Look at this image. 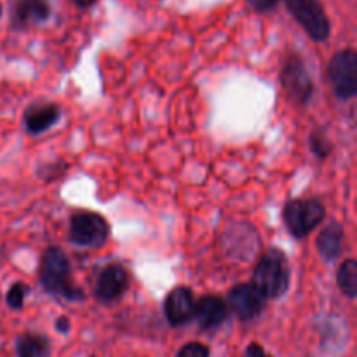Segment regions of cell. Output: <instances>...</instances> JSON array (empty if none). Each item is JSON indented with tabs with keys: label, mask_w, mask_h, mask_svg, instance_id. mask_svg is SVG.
I'll return each instance as SVG.
<instances>
[{
	"label": "cell",
	"mask_w": 357,
	"mask_h": 357,
	"mask_svg": "<svg viewBox=\"0 0 357 357\" xmlns=\"http://www.w3.org/2000/svg\"><path fill=\"white\" fill-rule=\"evenodd\" d=\"M338 289L349 298L357 296V261L354 258L344 260V264L338 267L337 272Z\"/></svg>",
	"instance_id": "cell-16"
},
{
	"label": "cell",
	"mask_w": 357,
	"mask_h": 357,
	"mask_svg": "<svg viewBox=\"0 0 357 357\" xmlns=\"http://www.w3.org/2000/svg\"><path fill=\"white\" fill-rule=\"evenodd\" d=\"M54 326H56V330L59 331V333L65 335V333H68L70 328H72V323H70V319L66 316H59L58 319H56Z\"/></svg>",
	"instance_id": "cell-22"
},
{
	"label": "cell",
	"mask_w": 357,
	"mask_h": 357,
	"mask_svg": "<svg viewBox=\"0 0 357 357\" xmlns=\"http://www.w3.org/2000/svg\"><path fill=\"white\" fill-rule=\"evenodd\" d=\"M286 7L312 40L324 42L331 33V23L319 0H284Z\"/></svg>",
	"instance_id": "cell-6"
},
{
	"label": "cell",
	"mask_w": 357,
	"mask_h": 357,
	"mask_svg": "<svg viewBox=\"0 0 357 357\" xmlns=\"http://www.w3.org/2000/svg\"><path fill=\"white\" fill-rule=\"evenodd\" d=\"M110 225L101 215L93 211H79L70 218L68 239L80 248L100 250L108 243Z\"/></svg>",
	"instance_id": "cell-4"
},
{
	"label": "cell",
	"mask_w": 357,
	"mask_h": 357,
	"mask_svg": "<svg viewBox=\"0 0 357 357\" xmlns=\"http://www.w3.org/2000/svg\"><path fill=\"white\" fill-rule=\"evenodd\" d=\"M91 357H94V356H91Z\"/></svg>",
	"instance_id": "cell-25"
},
{
	"label": "cell",
	"mask_w": 357,
	"mask_h": 357,
	"mask_svg": "<svg viewBox=\"0 0 357 357\" xmlns=\"http://www.w3.org/2000/svg\"><path fill=\"white\" fill-rule=\"evenodd\" d=\"M195 302L197 298L194 296V291L187 286H178L167 293L164 300V316L171 326H183L194 319L195 314Z\"/></svg>",
	"instance_id": "cell-10"
},
{
	"label": "cell",
	"mask_w": 357,
	"mask_h": 357,
	"mask_svg": "<svg viewBox=\"0 0 357 357\" xmlns=\"http://www.w3.org/2000/svg\"><path fill=\"white\" fill-rule=\"evenodd\" d=\"M49 16H51V7L45 0H20L14 7V24L20 28L44 23Z\"/></svg>",
	"instance_id": "cell-14"
},
{
	"label": "cell",
	"mask_w": 357,
	"mask_h": 357,
	"mask_svg": "<svg viewBox=\"0 0 357 357\" xmlns=\"http://www.w3.org/2000/svg\"><path fill=\"white\" fill-rule=\"evenodd\" d=\"M278 2L279 0H248V3L258 13H268V10L275 9Z\"/></svg>",
	"instance_id": "cell-20"
},
{
	"label": "cell",
	"mask_w": 357,
	"mask_h": 357,
	"mask_svg": "<svg viewBox=\"0 0 357 357\" xmlns=\"http://www.w3.org/2000/svg\"><path fill=\"white\" fill-rule=\"evenodd\" d=\"M244 357H272L271 354L265 352V349L261 347L260 344H250L246 347V352H244Z\"/></svg>",
	"instance_id": "cell-21"
},
{
	"label": "cell",
	"mask_w": 357,
	"mask_h": 357,
	"mask_svg": "<svg viewBox=\"0 0 357 357\" xmlns=\"http://www.w3.org/2000/svg\"><path fill=\"white\" fill-rule=\"evenodd\" d=\"M129 288V272L124 265L110 264L101 268L94 282V298L100 303H114L124 296Z\"/></svg>",
	"instance_id": "cell-9"
},
{
	"label": "cell",
	"mask_w": 357,
	"mask_h": 357,
	"mask_svg": "<svg viewBox=\"0 0 357 357\" xmlns=\"http://www.w3.org/2000/svg\"><path fill=\"white\" fill-rule=\"evenodd\" d=\"M229 316V307L223 298L216 295H206L195 302V314L199 326L204 330H215Z\"/></svg>",
	"instance_id": "cell-12"
},
{
	"label": "cell",
	"mask_w": 357,
	"mask_h": 357,
	"mask_svg": "<svg viewBox=\"0 0 357 357\" xmlns=\"http://www.w3.org/2000/svg\"><path fill=\"white\" fill-rule=\"evenodd\" d=\"M289 261L279 248L265 251L257 261L253 272V282L268 298H281L289 289Z\"/></svg>",
	"instance_id": "cell-2"
},
{
	"label": "cell",
	"mask_w": 357,
	"mask_h": 357,
	"mask_svg": "<svg viewBox=\"0 0 357 357\" xmlns=\"http://www.w3.org/2000/svg\"><path fill=\"white\" fill-rule=\"evenodd\" d=\"M61 119V110L56 103H37L26 108L23 126L28 135L38 136L51 129Z\"/></svg>",
	"instance_id": "cell-11"
},
{
	"label": "cell",
	"mask_w": 357,
	"mask_h": 357,
	"mask_svg": "<svg viewBox=\"0 0 357 357\" xmlns=\"http://www.w3.org/2000/svg\"><path fill=\"white\" fill-rule=\"evenodd\" d=\"M309 145H310V152L317 157V159L324 160L333 150V145L328 139L326 132H324L323 128H316L312 132H310L309 138Z\"/></svg>",
	"instance_id": "cell-17"
},
{
	"label": "cell",
	"mask_w": 357,
	"mask_h": 357,
	"mask_svg": "<svg viewBox=\"0 0 357 357\" xmlns=\"http://www.w3.org/2000/svg\"><path fill=\"white\" fill-rule=\"evenodd\" d=\"M73 2H75V6L80 7V9H87V7L94 6L98 0H73Z\"/></svg>",
	"instance_id": "cell-23"
},
{
	"label": "cell",
	"mask_w": 357,
	"mask_h": 357,
	"mask_svg": "<svg viewBox=\"0 0 357 357\" xmlns=\"http://www.w3.org/2000/svg\"><path fill=\"white\" fill-rule=\"evenodd\" d=\"M38 278H40L42 288L51 295L61 296L68 302L86 300V293L82 291V288L73 282L68 257L59 248L52 246L45 250L40 268H38Z\"/></svg>",
	"instance_id": "cell-1"
},
{
	"label": "cell",
	"mask_w": 357,
	"mask_h": 357,
	"mask_svg": "<svg viewBox=\"0 0 357 357\" xmlns=\"http://www.w3.org/2000/svg\"><path fill=\"white\" fill-rule=\"evenodd\" d=\"M328 80L338 100H351L357 94V54L354 49L335 52L328 63Z\"/></svg>",
	"instance_id": "cell-5"
},
{
	"label": "cell",
	"mask_w": 357,
	"mask_h": 357,
	"mask_svg": "<svg viewBox=\"0 0 357 357\" xmlns=\"http://www.w3.org/2000/svg\"><path fill=\"white\" fill-rule=\"evenodd\" d=\"M281 82L286 94L295 103L307 105L314 96V80L305 61L298 54H289L281 70Z\"/></svg>",
	"instance_id": "cell-7"
},
{
	"label": "cell",
	"mask_w": 357,
	"mask_h": 357,
	"mask_svg": "<svg viewBox=\"0 0 357 357\" xmlns=\"http://www.w3.org/2000/svg\"><path fill=\"white\" fill-rule=\"evenodd\" d=\"M16 352L17 357H47L49 342L44 335L24 333L17 338Z\"/></svg>",
	"instance_id": "cell-15"
},
{
	"label": "cell",
	"mask_w": 357,
	"mask_h": 357,
	"mask_svg": "<svg viewBox=\"0 0 357 357\" xmlns=\"http://www.w3.org/2000/svg\"><path fill=\"white\" fill-rule=\"evenodd\" d=\"M30 291H31V288L26 284V282H21V281L14 282V284L9 288V291H7V296H6L7 305L14 310L23 309L24 300L28 298Z\"/></svg>",
	"instance_id": "cell-18"
},
{
	"label": "cell",
	"mask_w": 357,
	"mask_h": 357,
	"mask_svg": "<svg viewBox=\"0 0 357 357\" xmlns=\"http://www.w3.org/2000/svg\"><path fill=\"white\" fill-rule=\"evenodd\" d=\"M0 16H2V3H0Z\"/></svg>",
	"instance_id": "cell-24"
},
{
	"label": "cell",
	"mask_w": 357,
	"mask_h": 357,
	"mask_svg": "<svg viewBox=\"0 0 357 357\" xmlns=\"http://www.w3.org/2000/svg\"><path fill=\"white\" fill-rule=\"evenodd\" d=\"M176 357H209V347L201 342H190L178 351Z\"/></svg>",
	"instance_id": "cell-19"
},
{
	"label": "cell",
	"mask_w": 357,
	"mask_h": 357,
	"mask_svg": "<svg viewBox=\"0 0 357 357\" xmlns=\"http://www.w3.org/2000/svg\"><path fill=\"white\" fill-rule=\"evenodd\" d=\"M345 241V230L337 220H331L326 227L319 232L316 239V248L319 257L326 264H333L342 257Z\"/></svg>",
	"instance_id": "cell-13"
},
{
	"label": "cell",
	"mask_w": 357,
	"mask_h": 357,
	"mask_svg": "<svg viewBox=\"0 0 357 357\" xmlns=\"http://www.w3.org/2000/svg\"><path fill=\"white\" fill-rule=\"evenodd\" d=\"M326 218V208L319 199H291L284 204L282 220L295 239H305Z\"/></svg>",
	"instance_id": "cell-3"
},
{
	"label": "cell",
	"mask_w": 357,
	"mask_h": 357,
	"mask_svg": "<svg viewBox=\"0 0 357 357\" xmlns=\"http://www.w3.org/2000/svg\"><path fill=\"white\" fill-rule=\"evenodd\" d=\"M265 305H267V296L258 289L253 281L236 284L227 296V307L241 321H251L258 317L264 312Z\"/></svg>",
	"instance_id": "cell-8"
}]
</instances>
